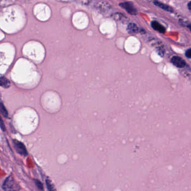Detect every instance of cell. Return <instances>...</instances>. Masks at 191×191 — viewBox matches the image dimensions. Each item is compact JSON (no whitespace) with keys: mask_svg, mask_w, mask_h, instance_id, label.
I'll return each instance as SVG.
<instances>
[{"mask_svg":"<svg viewBox=\"0 0 191 191\" xmlns=\"http://www.w3.org/2000/svg\"><path fill=\"white\" fill-rule=\"evenodd\" d=\"M10 81L5 77L1 76V86L4 88H8L10 86Z\"/></svg>","mask_w":191,"mask_h":191,"instance_id":"ba28073f","label":"cell"},{"mask_svg":"<svg viewBox=\"0 0 191 191\" xmlns=\"http://www.w3.org/2000/svg\"><path fill=\"white\" fill-rule=\"evenodd\" d=\"M120 6L122 7L131 15H137V11L133 4L131 2H125L120 4Z\"/></svg>","mask_w":191,"mask_h":191,"instance_id":"3957f363","label":"cell"},{"mask_svg":"<svg viewBox=\"0 0 191 191\" xmlns=\"http://www.w3.org/2000/svg\"><path fill=\"white\" fill-rule=\"evenodd\" d=\"M188 7L189 10H191V2H190L189 4H188Z\"/></svg>","mask_w":191,"mask_h":191,"instance_id":"5bb4252c","label":"cell"},{"mask_svg":"<svg viewBox=\"0 0 191 191\" xmlns=\"http://www.w3.org/2000/svg\"><path fill=\"white\" fill-rule=\"evenodd\" d=\"M186 56L188 58H191V48L188 49L186 52Z\"/></svg>","mask_w":191,"mask_h":191,"instance_id":"7c38bea8","label":"cell"},{"mask_svg":"<svg viewBox=\"0 0 191 191\" xmlns=\"http://www.w3.org/2000/svg\"><path fill=\"white\" fill-rule=\"evenodd\" d=\"M171 63L179 68H183L186 66V62L184 59L178 56H174L171 59Z\"/></svg>","mask_w":191,"mask_h":191,"instance_id":"277c9868","label":"cell"},{"mask_svg":"<svg viewBox=\"0 0 191 191\" xmlns=\"http://www.w3.org/2000/svg\"><path fill=\"white\" fill-rule=\"evenodd\" d=\"M35 184L38 188L40 190H43V186L41 182L38 180H35Z\"/></svg>","mask_w":191,"mask_h":191,"instance_id":"8fae6325","label":"cell"},{"mask_svg":"<svg viewBox=\"0 0 191 191\" xmlns=\"http://www.w3.org/2000/svg\"><path fill=\"white\" fill-rule=\"evenodd\" d=\"M154 3L156 6H157L160 7L161 9H163L164 10L167 11H169V12H173V9L171 8L170 6H167V5H166L165 4H162V3L159 2L158 1H155Z\"/></svg>","mask_w":191,"mask_h":191,"instance_id":"52a82bcc","label":"cell"},{"mask_svg":"<svg viewBox=\"0 0 191 191\" xmlns=\"http://www.w3.org/2000/svg\"><path fill=\"white\" fill-rule=\"evenodd\" d=\"M16 186H17L15 183L13 178L11 177H9L4 182L2 188L5 191H11L17 189V188H16L17 187Z\"/></svg>","mask_w":191,"mask_h":191,"instance_id":"7a4b0ae2","label":"cell"},{"mask_svg":"<svg viewBox=\"0 0 191 191\" xmlns=\"http://www.w3.org/2000/svg\"><path fill=\"white\" fill-rule=\"evenodd\" d=\"M46 184L47 186V188L48 190L49 191H53L55 189V188L53 187V185L52 184L50 180H49L48 179H46Z\"/></svg>","mask_w":191,"mask_h":191,"instance_id":"30bf717a","label":"cell"},{"mask_svg":"<svg viewBox=\"0 0 191 191\" xmlns=\"http://www.w3.org/2000/svg\"><path fill=\"white\" fill-rule=\"evenodd\" d=\"M151 27L154 29V30L157 31L161 33H164L165 32V28L161 25L157 21H154L151 23Z\"/></svg>","mask_w":191,"mask_h":191,"instance_id":"5b68a950","label":"cell"},{"mask_svg":"<svg viewBox=\"0 0 191 191\" xmlns=\"http://www.w3.org/2000/svg\"><path fill=\"white\" fill-rule=\"evenodd\" d=\"M1 128L2 131H5V127L4 126V122H3V121L1 120Z\"/></svg>","mask_w":191,"mask_h":191,"instance_id":"4fadbf2b","label":"cell"},{"mask_svg":"<svg viewBox=\"0 0 191 191\" xmlns=\"http://www.w3.org/2000/svg\"><path fill=\"white\" fill-rule=\"evenodd\" d=\"M1 113L3 115V116L6 117V118L8 117V112H7V110L5 107L2 102H1Z\"/></svg>","mask_w":191,"mask_h":191,"instance_id":"9c48e42d","label":"cell"},{"mask_svg":"<svg viewBox=\"0 0 191 191\" xmlns=\"http://www.w3.org/2000/svg\"><path fill=\"white\" fill-rule=\"evenodd\" d=\"M13 144L15 150L19 154L23 156L27 155V150L23 143L17 140H13Z\"/></svg>","mask_w":191,"mask_h":191,"instance_id":"6da1fadb","label":"cell"},{"mask_svg":"<svg viewBox=\"0 0 191 191\" xmlns=\"http://www.w3.org/2000/svg\"><path fill=\"white\" fill-rule=\"evenodd\" d=\"M188 27H189V29L191 31V25H188Z\"/></svg>","mask_w":191,"mask_h":191,"instance_id":"9a60e30c","label":"cell"},{"mask_svg":"<svg viewBox=\"0 0 191 191\" xmlns=\"http://www.w3.org/2000/svg\"><path fill=\"white\" fill-rule=\"evenodd\" d=\"M127 31L129 33L135 34L139 31V28L134 23H130L127 27Z\"/></svg>","mask_w":191,"mask_h":191,"instance_id":"8992f818","label":"cell"}]
</instances>
